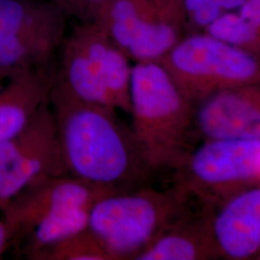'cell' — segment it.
Here are the masks:
<instances>
[{
    "mask_svg": "<svg viewBox=\"0 0 260 260\" xmlns=\"http://www.w3.org/2000/svg\"><path fill=\"white\" fill-rule=\"evenodd\" d=\"M11 239H10L8 230L2 220L0 221V255L3 253V251H5Z\"/></svg>",
    "mask_w": 260,
    "mask_h": 260,
    "instance_id": "44dd1931",
    "label": "cell"
},
{
    "mask_svg": "<svg viewBox=\"0 0 260 260\" xmlns=\"http://www.w3.org/2000/svg\"><path fill=\"white\" fill-rule=\"evenodd\" d=\"M92 207H70L43 219L21 237L25 239L22 249L25 256L29 259H35L40 252L87 229Z\"/></svg>",
    "mask_w": 260,
    "mask_h": 260,
    "instance_id": "9a60e30c",
    "label": "cell"
},
{
    "mask_svg": "<svg viewBox=\"0 0 260 260\" xmlns=\"http://www.w3.org/2000/svg\"><path fill=\"white\" fill-rule=\"evenodd\" d=\"M193 202L175 186L149 185L117 192L99 200L90 212L89 229L115 260H134Z\"/></svg>",
    "mask_w": 260,
    "mask_h": 260,
    "instance_id": "3957f363",
    "label": "cell"
},
{
    "mask_svg": "<svg viewBox=\"0 0 260 260\" xmlns=\"http://www.w3.org/2000/svg\"><path fill=\"white\" fill-rule=\"evenodd\" d=\"M172 178L173 186L205 206L260 186V138L205 141L188 154Z\"/></svg>",
    "mask_w": 260,
    "mask_h": 260,
    "instance_id": "8992f818",
    "label": "cell"
},
{
    "mask_svg": "<svg viewBox=\"0 0 260 260\" xmlns=\"http://www.w3.org/2000/svg\"><path fill=\"white\" fill-rule=\"evenodd\" d=\"M61 63L52 87L83 103L127 114L131 67L99 24L83 22L62 43Z\"/></svg>",
    "mask_w": 260,
    "mask_h": 260,
    "instance_id": "277c9868",
    "label": "cell"
},
{
    "mask_svg": "<svg viewBox=\"0 0 260 260\" xmlns=\"http://www.w3.org/2000/svg\"><path fill=\"white\" fill-rule=\"evenodd\" d=\"M65 16L52 1L0 0V76L50 67Z\"/></svg>",
    "mask_w": 260,
    "mask_h": 260,
    "instance_id": "52a82bcc",
    "label": "cell"
},
{
    "mask_svg": "<svg viewBox=\"0 0 260 260\" xmlns=\"http://www.w3.org/2000/svg\"><path fill=\"white\" fill-rule=\"evenodd\" d=\"M205 208L219 259H259L260 186Z\"/></svg>",
    "mask_w": 260,
    "mask_h": 260,
    "instance_id": "7c38bea8",
    "label": "cell"
},
{
    "mask_svg": "<svg viewBox=\"0 0 260 260\" xmlns=\"http://www.w3.org/2000/svg\"><path fill=\"white\" fill-rule=\"evenodd\" d=\"M200 141L260 138L259 83L223 89L194 106Z\"/></svg>",
    "mask_w": 260,
    "mask_h": 260,
    "instance_id": "8fae6325",
    "label": "cell"
},
{
    "mask_svg": "<svg viewBox=\"0 0 260 260\" xmlns=\"http://www.w3.org/2000/svg\"><path fill=\"white\" fill-rule=\"evenodd\" d=\"M237 12L244 19L260 26V0H246Z\"/></svg>",
    "mask_w": 260,
    "mask_h": 260,
    "instance_id": "ffe728a7",
    "label": "cell"
},
{
    "mask_svg": "<svg viewBox=\"0 0 260 260\" xmlns=\"http://www.w3.org/2000/svg\"><path fill=\"white\" fill-rule=\"evenodd\" d=\"M117 192L121 191L69 175L47 177L26 186L8 201L1 209L3 222L13 241L50 214L70 207H92L99 200Z\"/></svg>",
    "mask_w": 260,
    "mask_h": 260,
    "instance_id": "30bf717a",
    "label": "cell"
},
{
    "mask_svg": "<svg viewBox=\"0 0 260 260\" xmlns=\"http://www.w3.org/2000/svg\"><path fill=\"white\" fill-rule=\"evenodd\" d=\"M35 259L115 260L89 226L40 252Z\"/></svg>",
    "mask_w": 260,
    "mask_h": 260,
    "instance_id": "e0dca14e",
    "label": "cell"
},
{
    "mask_svg": "<svg viewBox=\"0 0 260 260\" xmlns=\"http://www.w3.org/2000/svg\"><path fill=\"white\" fill-rule=\"evenodd\" d=\"M93 22L136 63L159 62L180 40L172 17L152 0H107Z\"/></svg>",
    "mask_w": 260,
    "mask_h": 260,
    "instance_id": "9c48e42d",
    "label": "cell"
},
{
    "mask_svg": "<svg viewBox=\"0 0 260 260\" xmlns=\"http://www.w3.org/2000/svg\"><path fill=\"white\" fill-rule=\"evenodd\" d=\"M246 0H183L184 8L197 26L205 28L224 12L237 10Z\"/></svg>",
    "mask_w": 260,
    "mask_h": 260,
    "instance_id": "ac0fdd59",
    "label": "cell"
},
{
    "mask_svg": "<svg viewBox=\"0 0 260 260\" xmlns=\"http://www.w3.org/2000/svg\"><path fill=\"white\" fill-rule=\"evenodd\" d=\"M67 175L49 102L26 127L0 142V210L23 188Z\"/></svg>",
    "mask_w": 260,
    "mask_h": 260,
    "instance_id": "ba28073f",
    "label": "cell"
},
{
    "mask_svg": "<svg viewBox=\"0 0 260 260\" xmlns=\"http://www.w3.org/2000/svg\"><path fill=\"white\" fill-rule=\"evenodd\" d=\"M205 29L211 37L259 56L260 26L244 19L238 12H224Z\"/></svg>",
    "mask_w": 260,
    "mask_h": 260,
    "instance_id": "2e32d148",
    "label": "cell"
},
{
    "mask_svg": "<svg viewBox=\"0 0 260 260\" xmlns=\"http://www.w3.org/2000/svg\"><path fill=\"white\" fill-rule=\"evenodd\" d=\"M107 0H52L65 15L75 16L83 22L93 21Z\"/></svg>",
    "mask_w": 260,
    "mask_h": 260,
    "instance_id": "d6986e66",
    "label": "cell"
},
{
    "mask_svg": "<svg viewBox=\"0 0 260 260\" xmlns=\"http://www.w3.org/2000/svg\"><path fill=\"white\" fill-rule=\"evenodd\" d=\"M49 104L67 175L117 191L149 185L156 175L115 109L83 103L53 87Z\"/></svg>",
    "mask_w": 260,
    "mask_h": 260,
    "instance_id": "6da1fadb",
    "label": "cell"
},
{
    "mask_svg": "<svg viewBox=\"0 0 260 260\" xmlns=\"http://www.w3.org/2000/svg\"><path fill=\"white\" fill-rule=\"evenodd\" d=\"M219 259L210 233L207 210L192 203L184 213L134 260Z\"/></svg>",
    "mask_w": 260,
    "mask_h": 260,
    "instance_id": "5bb4252c",
    "label": "cell"
},
{
    "mask_svg": "<svg viewBox=\"0 0 260 260\" xmlns=\"http://www.w3.org/2000/svg\"><path fill=\"white\" fill-rule=\"evenodd\" d=\"M132 131L151 171L173 174L199 141L194 106L158 62L136 63L130 76Z\"/></svg>",
    "mask_w": 260,
    "mask_h": 260,
    "instance_id": "7a4b0ae2",
    "label": "cell"
},
{
    "mask_svg": "<svg viewBox=\"0 0 260 260\" xmlns=\"http://www.w3.org/2000/svg\"><path fill=\"white\" fill-rule=\"evenodd\" d=\"M50 67L0 76V142L18 134L49 102Z\"/></svg>",
    "mask_w": 260,
    "mask_h": 260,
    "instance_id": "4fadbf2b",
    "label": "cell"
},
{
    "mask_svg": "<svg viewBox=\"0 0 260 260\" xmlns=\"http://www.w3.org/2000/svg\"><path fill=\"white\" fill-rule=\"evenodd\" d=\"M158 63L193 106L223 89L260 81L258 56L206 33L180 39Z\"/></svg>",
    "mask_w": 260,
    "mask_h": 260,
    "instance_id": "5b68a950",
    "label": "cell"
}]
</instances>
